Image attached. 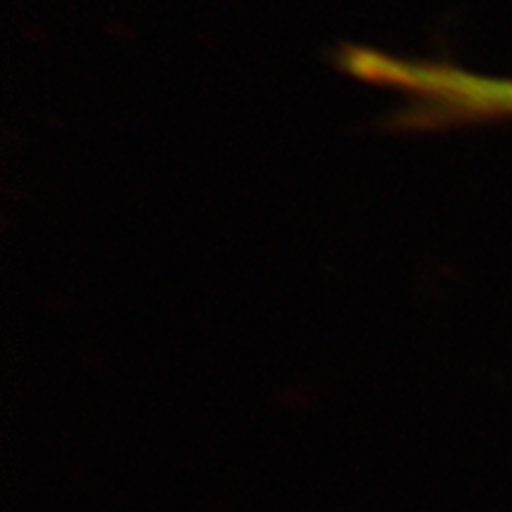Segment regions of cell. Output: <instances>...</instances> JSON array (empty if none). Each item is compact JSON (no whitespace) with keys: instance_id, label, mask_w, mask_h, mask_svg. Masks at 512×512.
I'll use <instances>...</instances> for the list:
<instances>
[{"instance_id":"1","label":"cell","mask_w":512,"mask_h":512,"mask_svg":"<svg viewBox=\"0 0 512 512\" xmlns=\"http://www.w3.org/2000/svg\"><path fill=\"white\" fill-rule=\"evenodd\" d=\"M339 67L354 79L406 95V107L387 121L392 131H441L512 119V79L472 74L446 62H415L361 46H344Z\"/></svg>"}]
</instances>
